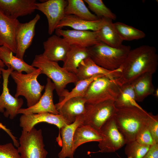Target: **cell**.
<instances>
[{"label":"cell","mask_w":158,"mask_h":158,"mask_svg":"<svg viewBox=\"0 0 158 158\" xmlns=\"http://www.w3.org/2000/svg\"><path fill=\"white\" fill-rule=\"evenodd\" d=\"M158 65V55L155 48L142 45L130 51L121 67V76L115 80L120 86L130 83L141 75L147 73L153 74Z\"/></svg>","instance_id":"1"},{"label":"cell","mask_w":158,"mask_h":158,"mask_svg":"<svg viewBox=\"0 0 158 158\" xmlns=\"http://www.w3.org/2000/svg\"><path fill=\"white\" fill-rule=\"evenodd\" d=\"M149 114L141 107L116 108L114 114L116 125L126 143L135 140L138 132L145 123Z\"/></svg>","instance_id":"2"},{"label":"cell","mask_w":158,"mask_h":158,"mask_svg":"<svg viewBox=\"0 0 158 158\" xmlns=\"http://www.w3.org/2000/svg\"><path fill=\"white\" fill-rule=\"evenodd\" d=\"M88 48L89 57L98 66L110 71L120 67L131 50L129 45L123 44L115 48L101 42Z\"/></svg>","instance_id":"3"},{"label":"cell","mask_w":158,"mask_h":158,"mask_svg":"<svg viewBox=\"0 0 158 158\" xmlns=\"http://www.w3.org/2000/svg\"><path fill=\"white\" fill-rule=\"evenodd\" d=\"M31 65L40 69L41 74L51 80L58 95L61 97L68 84L78 82L76 75L60 67L57 62L51 61L42 54L36 55Z\"/></svg>","instance_id":"4"},{"label":"cell","mask_w":158,"mask_h":158,"mask_svg":"<svg viewBox=\"0 0 158 158\" xmlns=\"http://www.w3.org/2000/svg\"><path fill=\"white\" fill-rule=\"evenodd\" d=\"M41 74V71L37 68L33 72L23 74L16 71H13L10 74L17 85L16 93L14 97L22 96L26 98L28 107L37 103L41 97V92L45 86L41 85L37 80Z\"/></svg>","instance_id":"5"},{"label":"cell","mask_w":158,"mask_h":158,"mask_svg":"<svg viewBox=\"0 0 158 158\" xmlns=\"http://www.w3.org/2000/svg\"><path fill=\"white\" fill-rule=\"evenodd\" d=\"M120 86L115 80L102 76L94 80L90 84L83 97L87 104H93L108 100H114Z\"/></svg>","instance_id":"6"},{"label":"cell","mask_w":158,"mask_h":158,"mask_svg":"<svg viewBox=\"0 0 158 158\" xmlns=\"http://www.w3.org/2000/svg\"><path fill=\"white\" fill-rule=\"evenodd\" d=\"M19 140L17 150L22 158H46L48 153L41 129L34 127L29 131L22 130Z\"/></svg>","instance_id":"7"},{"label":"cell","mask_w":158,"mask_h":158,"mask_svg":"<svg viewBox=\"0 0 158 158\" xmlns=\"http://www.w3.org/2000/svg\"><path fill=\"white\" fill-rule=\"evenodd\" d=\"M82 124L90 126L100 132L102 126L115 114L114 100H108L99 103L85 104Z\"/></svg>","instance_id":"8"},{"label":"cell","mask_w":158,"mask_h":158,"mask_svg":"<svg viewBox=\"0 0 158 158\" xmlns=\"http://www.w3.org/2000/svg\"><path fill=\"white\" fill-rule=\"evenodd\" d=\"M102 140L98 146L102 153H111L122 148L126 142L117 126L114 115L108 119L100 130Z\"/></svg>","instance_id":"9"},{"label":"cell","mask_w":158,"mask_h":158,"mask_svg":"<svg viewBox=\"0 0 158 158\" xmlns=\"http://www.w3.org/2000/svg\"><path fill=\"white\" fill-rule=\"evenodd\" d=\"M3 78V90L0 95V112L3 113L6 117L13 119L18 114V111L23 103L22 98H15L10 93L8 87V78L11 72L14 71L8 67L6 69L1 68Z\"/></svg>","instance_id":"10"},{"label":"cell","mask_w":158,"mask_h":158,"mask_svg":"<svg viewBox=\"0 0 158 158\" xmlns=\"http://www.w3.org/2000/svg\"><path fill=\"white\" fill-rule=\"evenodd\" d=\"M67 4V1L65 0H48L36 3V9L47 17L49 35L53 33L58 24L65 16L64 10Z\"/></svg>","instance_id":"11"},{"label":"cell","mask_w":158,"mask_h":158,"mask_svg":"<svg viewBox=\"0 0 158 158\" xmlns=\"http://www.w3.org/2000/svg\"><path fill=\"white\" fill-rule=\"evenodd\" d=\"M45 87V91L38 102L34 105L27 108H20L17 114H23L49 113L59 114L53 102V91L55 87L51 80L48 78Z\"/></svg>","instance_id":"12"},{"label":"cell","mask_w":158,"mask_h":158,"mask_svg":"<svg viewBox=\"0 0 158 158\" xmlns=\"http://www.w3.org/2000/svg\"><path fill=\"white\" fill-rule=\"evenodd\" d=\"M20 22L10 18L0 9V46L9 49L13 53L16 51V37Z\"/></svg>","instance_id":"13"},{"label":"cell","mask_w":158,"mask_h":158,"mask_svg":"<svg viewBox=\"0 0 158 158\" xmlns=\"http://www.w3.org/2000/svg\"><path fill=\"white\" fill-rule=\"evenodd\" d=\"M40 18V15L37 14L29 22L19 23L16 40L17 57L23 59L26 50L32 43L35 35V25Z\"/></svg>","instance_id":"14"},{"label":"cell","mask_w":158,"mask_h":158,"mask_svg":"<svg viewBox=\"0 0 158 158\" xmlns=\"http://www.w3.org/2000/svg\"><path fill=\"white\" fill-rule=\"evenodd\" d=\"M56 35L62 36L71 45L88 48L100 41L97 31L56 29Z\"/></svg>","instance_id":"15"},{"label":"cell","mask_w":158,"mask_h":158,"mask_svg":"<svg viewBox=\"0 0 158 158\" xmlns=\"http://www.w3.org/2000/svg\"><path fill=\"white\" fill-rule=\"evenodd\" d=\"M42 122L54 124L60 130L63 127L71 124L60 115L49 113L22 114L20 118V126L26 131H30L36 124Z\"/></svg>","instance_id":"16"},{"label":"cell","mask_w":158,"mask_h":158,"mask_svg":"<svg viewBox=\"0 0 158 158\" xmlns=\"http://www.w3.org/2000/svg\"><path fill=\"white\" fill-rule=\"evenodd\" d=\"M43 55L51 61L58 63L64 61L71 45L63 38L54 35L43 42Z\"/></svg>","instance_id":"17"},{"label":"cell","mask_w":158,"mask_h":158,"mask_svg":"<svg viewBox=\"0 0 158 158\" xmlns=\"http://www.w3.org/2000/svg\"><path fill=\"white\" fill-rule=\"evenodd\" d=\"M121 67L114 71L109 70L96 64L89 57L81 62L75 74L78 82L96 75H103L111 79L116 80L121 76Z\"/></svg>","instance_id":"18"},{"label":"cell","mask_w":158,"mask_h":158,"mask_svg":"<svg viewBox=\"0 0 158 158\" xmlns=\"http://www.w3.org/2000/svg\"><path fill=\"white\" fill-rule=\"evenodd\" d=\"M35 0H0V9L11 18L17 19L36 10Z\"/></svg>","instance_id":"19"},{"label":"cell","mask_w":158,"mask_h":158,"mask_svg":"<svg viewBox=\"0 0 158 158\" xmlns=\"http://www.w3.org/2000/svg\"><path fill=\"white\" fill-rule=\"evenodd\" d=\"M83 115L78 116L73 123L62 127L60 129L61 136L62 149L58 154L59 158H73V137L76 128L83 124Z\"/></svg>","instance_id":"20"},{"label":"cell","mask_w":158,"mask_h":158,"mask_svg":"<svg viewBox=\"0 0 158 158\" xmlns=\"http://www.w3.org/2000/svg\"><path fill=\"white\" fill-rule=\"evenodd\" d=\"M105 19L102 18L95 20L89 21L73 15H65L58 24L56 29L69 27L76 30L97 31L103 25Z\"/></svg>","instance_id":"21"},{"label":"cell","mask_w":158,"mask_h":158,"mask_svg":"<svg viewBox=\"0 0 158 158\" xmlns=\"http://www.w3.org/2000/svg\"><path fill=\"white\" fill-rule=\"evenodd\" d=\"M86 103V100L83 97H73L66 101L56 109L59 114L71 124L75 121L78 116L85 114Z\"/></svg>","instance_id":"22"},{"label":"cell","mask_w":158,"mask_h":158,"mask_svg":"<svg viewBox=\"0 0 158 158\" xmlns=\"http://www.w3.org/2000/svg\"><path fill=\"white\" fill-rule=\"evenodd\" d=\"M153 74L147 73L138 77L131 83L136 102H141L155 90L152 82Z\"/></svg>","instance_id":"23"},{"label":"cell","mask_w":158,"mask_h":158,"mask_svg":"<svg viewBox=\"0 0 158 158\" xmlns=\"http://www.w3.org/2000/svg\"><path fill=\"white\" fill-rule=\"evenodd\" d=\"M89 57L88 48L71 45L63 61L62 67L67 71L75 74L81 62Z\"/></svg>","instance_id":"24"},{"label":"cell","mask_w":158,"mask_h":158,"mask_svg":"<svg viewBox=\"0 0 158 158\" xmlns=\"http://www.w3.org/2000/svg\"><path fill=\"white\" fill-rule=\"evenodd\" d=\"M13 52L8 48L3 46H0V59L5 66L12 68L14 71L27 73L33 72L36 68L29 65L23 59H21L13 54Z\"/></svg>","instance_id":"25"},{"label":"cell","mask_w":158,"mask_h":158,"mask_svg":"<svg viewBox=\"0 0 158 158\" xmlns=\"http://www.w3.org/2000/svg\"><path fill=\"white\" fill-rule=\"evenodd\" d=\"M97 32L100 42L115 48L119 47L123 45V41L117 32L111 19L105 18L103 25Z\"/></svg>","instance_id":"26"},{"label":"cell","mask_w":158,"mask_h":158,"mask_svg":"<svg viewBox=\"0 0 158 158\" xmlns=\"http://www.w3.org/2000/svg\"><path fill=\"white\" fill-rule=\"evenodd\" d=\"M102 140L100 133L90 126L82 124L76 129L73 137V150L75 152L81 145L89 142H99Z\"/></svg>","instance_id":"27"},{"label":"cell","mask_w":158,"mask_h":158,"mask_svg":"<svg viewBox=\"0 0 158 158\" xmlns=\"http://www.w3.org/2000/svg\"><path fill=\"white\" fill-rule=\"evenodd\" d=\"M65 8V15H73L87 20H95L99 19L91 13L82 0H68Z\"/></svg>","instance_id":"28"},{"label":"cell","mask_w":158,"mask_h":158,"mask_svg":"<svg viewBox=\"0 0 158 158\" xmlns=\"http://www.w3.org/2000/svg\"><path fill=\"white\" fill-rule=\"evenodd\" d=\"M136 102L131 84L126 83L120 86L119 93L114 100V105L116 108L140 107Z\"/></svg>","instance_id":"29"},{"label":"cell","mask_w":158,"mask_h":158,"mask_svg":"<svg viewBox=\"0 0 158 158\" xmlns=\"http://www.w3.org/2000/svg\"><path fill=\"white\" fill-rule=\"evenodd\" d=\"M104 76L103 75H94L91 77L79 81L75 84V86L69 92L65 89L62 94L59 102L55 104L56 109L62 105L66 101L73 97H83L90 83L97 78Z\"/></svg>","instance_id":"30"},{"label":"cell","mask_w":158,"mask_h":158,"mask_svg":"<svg viewBox=\"0 0 158 158\" xmlns=\"http://www.w3.org/2000/svg\"><path fill=\"white\" fill-rule=\"evenodd\" d=\"M114 27L120 38L123 40L130 41L143 38L145 32L131 26L119 22L114 23Z\"/></svg>","instance_id":"31"},{"label":"cell","mask_w":158,"mask_h":158,"mask_svg":"<svg viewBox=\"0 0 158 158\" xmlns=\"http://www.w3.org/2000/svg\"><path fill=\"white\" fill-rule=\"evenodd\" d=\"M89 8L99 18H106L115 20L116 15L104 4L102 0H84Z\"/></svg>","instance_id":"32"},{"label":"cell","mask_w":158,"mask_h":158,"mask_svg":"<svg viewBox=\"0 0 158 158\" xmlns=\"http://www.w3.org/2000/svg\"><path fill=\"white\" fill-rule=\"evenodd\" d=\"M126 145L125 153L128 157L132 158H142L151 146L141 145L135 140L127 143Z\"/></svg>","instance_id":"33"},{"label":"cell","mask_w":158,"mask_h":158,"mask_svg":"<svg viewBox=\"0 0 158 158\" xmlns=\"http://www.w3.org/2000/svg\"><path fill=\"white\" fill-rule=\"evenodd\" d=\"M135 140L139 143L145 145L151 146L154 143L147 126L146 122L138 132Z\"/></svg>","instance_id":"34"},{"label":"cell","mask_w":158,"mask_h":158,"mask_svg":"<svg viewBox=\"0 0 158 158\" xmlns=\"http://www.w3.org/2000/svg\"><path fill=\"white\" fill-rule=\"evenodd\" d=\"M146 125L152 137L154 143H158V115L150 112Z\"/></svg>","instance_id":"35"},{"label":"cell","mask_w":158,"mask_h":158,"mask_svg":"<svg viewBox=\"0 0 158 158\" xmlns=\"http://www.w3.org/2000/svg\"><path fill=\"white\" fill-rule=\"evenodd\" d=\"M0 158H22L12 143L0 145Z\"/></svg>","instance_id":"36"},{"label":"cell","mask_w":158,"mask_h":158,"mask_svg":"<svg viewBox=\"0 0 158 158\" xmlns=\"http://www.w3.org/2000/svg\"><path fill=\"white\" fill-rule=\"evenodd\" d=\"M142 158H158V143L151 145Z\"/></svg>","instance_id":"37"},{"label":"cell","mask_w":158,"mask_h":158,"mask_svg":"<svg viewBox=\"0 0 158 158\" xmlns=\"http://www.w3.org/2000/svg\"><path fill=\"white\" fill-rule=\"evenodd\" d=\"M0 127L9 135L12 140L14 145L16 147H18L19 146V142L17 140L16 138L12 134L10 130L7 128L5 126L0 122Z\"/></svg>","instance_id":"38"},{"label":"cell","mask_w":158,"mask_h":158,"mask_svg":"<svg viewBox=\"0 0 158 158\" xmlns=\"http://www.w3.org/2000/svg\"><path fill=\"white\" fill-rule=\"evenodd\" d=\"M5 66L3 61L0 59V79L1 77V75L2 74L1 68H4Z\"/></svg>","instance_id":"39"},{"label":"cell","mask_w":158,"mask_h":158,"mask_svg":"<svg viewBox=\"0 0 158 158\" xmlns=\"http://www.w3.org/2000/svg\"><path fill=\"white\" fill-rule=\"evenodd\" d=\"M158 89H157L156 90H155L153 94L156 97H158Z\"/></svg>","instance_id":"40"},{"label":"cell","mask_w":158,"mask_h":158,"mask_svg":"<svg viewBox=\"0 0 158 158\" xmlns=\"http://www.w3.org/2000/svg\"><path fill=\"white\" fill-rule=\"evenodd\" d=\"M127 158H131V157H128Z\"/></svg>","instance_id":"41"},{"label":"cell","mask_w":158,"mask_h":158,"mask_svg":"<svg viewBox=\"0 0 158 158\" xmlns=\"http://www.w3.org/2000/svg\"><path fill=\"white\" fill-rule=\"evenodd\" d=\"M0 129H1V128L0 127Z\"/></svg>","instance_id":"42"}]
</instances>
